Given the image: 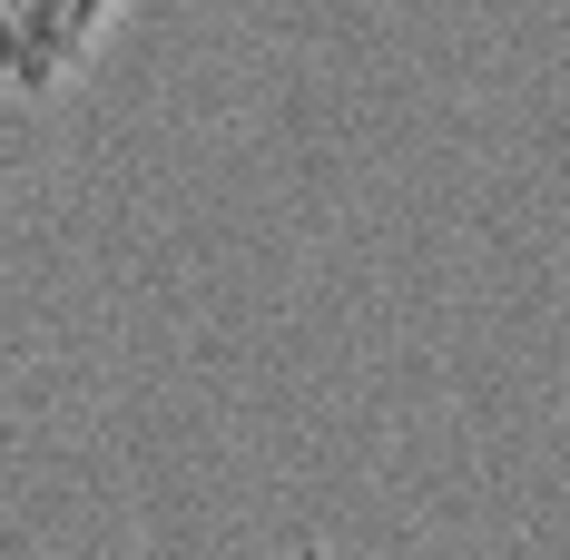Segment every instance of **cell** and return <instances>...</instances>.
<instances>
[{
	"mask_svg": "<svg viewBox=\"0 0 570 560\" xmlns=\"http://www.w3.org/2000/svg\"><path fill=\"white\" fill-rule=\"evenodd\" d=\"M118 10H128V0H0V69H10V89H20V99L69 89V79L99 59Z\"/></svg>",
	"mask_w": 570,
	"mask_h": 560,
	"instance_id": "1",
	"label": "cell"
}]
</instances>
